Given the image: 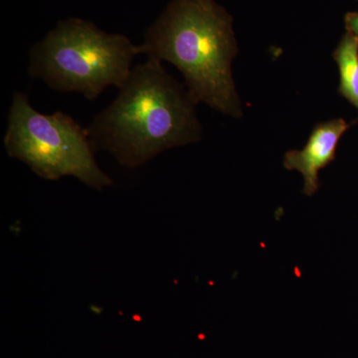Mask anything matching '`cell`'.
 <instances>
[{
	"label": "cell",
	"mask_w": 358,
	"mask_h": 358,
	"mask_svg": "<svg viewBox=\"0 0 358 358\" xmlns=\"http://www.w3.org/2000/svg\"><path fill=\"white\" fill-rule=\"evenodd\" d=\"M348 128V124L343 119L320 122L313 129L303 150H289L285 155V167L303 174L306 195L312 196L319 189L320 171L336 157L339 140Z\"/></svg>",
	"instance_id": "5"
},
{
	"label": "cell",
	"mask_w": 358,
	"mask_h": 358,
	"mask_svg": "<svg viewBox=\"0 0 358 358\" xmlns=\"http://www.w3.org/2000/svg\"><path fill=\"white\" fill-rule=\"evenodd\" d=\"M140 47L148 60L166 61L182 73L193 102L241 115L231 71L237 54L232 17L214 0H171Z\"/></svg>",
	"instance_id": "2"
},
{
	"label": "cell",
	"mask_w": 358,
	"mask_h": 358,
	"mask_svg": "<svg viewBox=\"0 0 358 358\" xmlns=\"http://www.w3.org/2000/svg\"><path fill=\"white\" fill-rule=\"evenodd\" d=\"M346 29L358 37V13H350L345 15Z\"/></svg>",
	"instance_id": "7"
},
{
	"label": "cell",
	"mask_w": 358,
	"mask_h": 358,
	"mask_svg": "<svg viewBox=\"0 0 358 358\" xmlns=\"http://www.w3.org/2000/svg\"><path fill=\"white\" fill-rule=\"evenodd\" d=\"M141 54L122 34H110L91 21H60L29 51L28 74L55 91L76 92L95 101L110 86H124Z\"/></svg>",
	"instance_id": "3"
},
{
	"label": "cell",
	"mask_w": 358,
	"mask_h": 358,
	"mask_svg": "<svg viewBox=\"0 0 358 358\" xmlns=\"http://www.w3.org/2000/svg\"><path fill=\"white\" fill-rule=\"evenodd\" d=\"M195 105L162 63L147 60L134 66L117 98L94 117L87 128L90 141L122 166L140 167L169 148L200 140Z\"/></svg>",
	"instance_id": "1"
},
{
	"label": "cell",
	"mask_w": 358,
	"mask_h": 358,
	"mask_svg": "<svg viewBox=\"0 0 358 358\" xmlns=\"http://www.w3.org/2000/svg\"><path fill=\"white\" fill-rule=\"evenodd\" d=\"M339 69V93L358 108V37L348 32L334 53Z\"/></svg>",
	"instance_id": "6"
},
{
	"label": "cell",
	"mask_w": 358,
	"mask_h": 358,
	"mask_svg": "<svg viewBox=\"0 0 358 358\" xmlns=\"http://www.w3.org/2000/svg\"><path fill=\"white\" fill-rule=\"evenodd\" d=\"M3 143L11 159L47 180L73 176L96 190L113 185L96 162L87 129L62 112L41 114L21 92L13 94Z\"/></svg>",
	"instance_id": "4"
}]
</instances>
